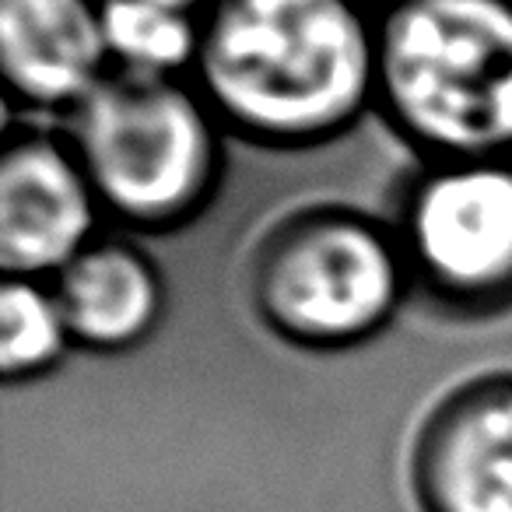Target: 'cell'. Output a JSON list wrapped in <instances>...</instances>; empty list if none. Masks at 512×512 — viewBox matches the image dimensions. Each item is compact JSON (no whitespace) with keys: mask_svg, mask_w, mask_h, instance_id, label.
<instances>
[{"mask_svg":"<svg viewBox=\"0 0 512 512\" xmlns=\"http://www.w3.org/2000/svg\"><path fill=\"white\" fill-rule=\"evenodd\" d=\"M193 78L228 134L316 148L376 109L379 18L362 0H214Z\"/></svg>","mask_w":512,"mask_h":512,"instance_id":"6da1fadb","label":"cell"},{"mask_svg":"<svg viewBox=\"0 0 512 512\" xmlns=\"http://www.w3.org/2000/svg\"><path fill=\"white\" fill-rule=\"evenodd\" d=\"M376 109L428 158L512 155V0L383 11Z\"/></svg>","mask_w":512,"mask_h":512,"instance_id":"7a4b0ae2","label":"cell"},{"mask_svg":"<svg viewBox=\"0 0 512 512\" xmlns=\"http://www.w3.org/2000/svg\"><path fill=\"white\" fill-rule=\"evenodd\" d=\"M64 134L102 211L134 232L190 225L225 172V127L200 88L183 78L113 71L67 113Z\"/></svg>","mask_w":512,"mask_h":512,"instance_id":"3957f363","label":"cell"},{"mask_svg":"<svg viewBox=\"0 0 512 512\" xmlns=\"http://www.w3.org/2000/svg\"><path fill=\"white\" fill-rule=\"evenodd\" d=\"M414 278L397 228L344 204L278 218L249 256V302L274 337L344 351L397 320Z\"/></svg>","mask_w":512,"mask_h":512,"instance_id":"277c9868","label":"cell"},{"mask_svg":"<svg viewBox=\"0 0 512 512\" xmlns=\"http://www.w3.org/2000/svg\"><path fill=\"white\" fill-rule=\"evenodd\" d=\"M397 235L414 285L467 313L512 306V155L428 158Z\"/></svg>","mask_w":512,"mask_h":512,"instance_id":"5b68a950","label":"cell"},{"mask_svg":"<svg viewBox=\"0 0 512 512\" xmlns=\"http://www.w3.org/2000/svg\"><path fill=\"white\" fill-rule=\"evenodd\" d=\"M102 204L67 134L11 127L0 151V267L53 281L99 239Z\"/></svg>","mask_w":512,"mask_h":512,"instance_id":"8992f818","label":"cell"},{"mask_svg":"<svg viewBox=\"0 0 512 512\" xmlns=\"http://www.w3.org/2000/svg\"><path fill=\"white\" fill-rule=\"evenodd\" d=\"M411 491L421 512H512V372L435 400L414 432Z\"/></svg>","mask_w":512,"mask_h":512,"instance_id":"52a82bcc","label":"cell"},{"mask_svg":"<svg viewBox=\"0 0 512 512\" xmlns=\"http://www.w3.org/2000/svg\"><path fill=\"white\" fill-rule=\"evenodd\" d=\"M0 71L18 106L67 116L113 74L102 0H0Z\"/></svg>","mask_w":512,"mask_h":512,"instance_id":"ba28073f","label":"cell"},{"mask_svg":"<svg viewBox=\"0 0 512 512\" xmlns=\"http://www.w3.org/2000/svg\"><path fill=\"white\" fill-rule=\"evenodd\" d=\"M74 348L95 355L134 351L165 316V281L151 253L130 239H99L53 278Z\"/></svg>","mask_w":512,"mask_h":512,"instance_id":"9c48e42d","label":"cell"},{"mask_svg":"<svg viewBox=\"0 0 512 512\" xmlns=\"http://www.w3.org/2000/svg\"><path fill=\"white\" fill-rule=\"evenodd\" d=\"M102 29L113 71L179 78L200 50V15L165 0H102Z\"/></svg>","mask_w":512,"mask_h":512,"instance_id":"30bf717a","label":"cell"},{"mask_svg":"<svg viewBox=\"0 0 512 512\" xmlns=\"http://www.w3.org/2000/svg\"><path fill=\"white\" fill-rule=\"evenodd\" d=\"M74 348L71 323L46 278L4 274L0 285V376L29 383L53 372Z\"/></svg>","mask_w":512,"mask_h":512,"instance_id":"8fae6325","label":"cell"},{"mask_svg":"<svg viewBox=\"0 0 512 512\" xmlns=\"http://www.w3.org/2000/svg\"><path fill=\"white\" fill-rule=\"evenodd\" d=\"M165 4H172V8H183V11H193V15H204L214 0H165Z\"/></svg>","mask_w":512,"mask_h":512,"instance_id":"7c38bea8","label":"cell"},{"mask_svg":"<svg viewBox=\"0 0 512 512\" xmlns=\"http://www.w3.org/2000/svg\"><path fill=\"white\" fill-rule=\"evenodd\" d=\"M362 4H365L369 11H379V15H383V11L397 8V4H404V0H362Z\"/></svg>","mask_w":512,"mask_h":512,"instance_id":"4fadbf2b","label":"cell"}]
</instances>
